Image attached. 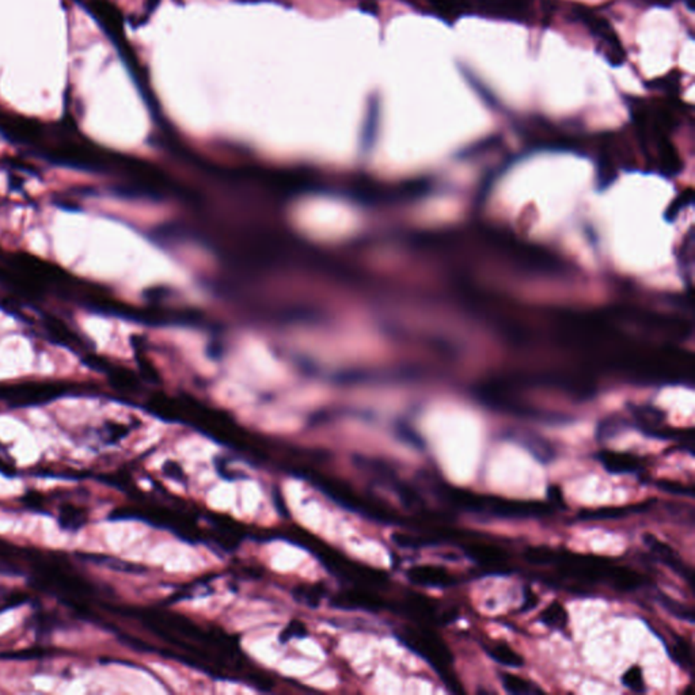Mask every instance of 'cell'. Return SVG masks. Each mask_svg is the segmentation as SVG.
Wrapping results in <instances>:
<instances>
[{
  "label": "cell",
  "mask_w": 695,
  "mask_h": 695,
  "mask_svg": "<svg viewBox=\"0 0 695 695\" xmlns=\"http://www.w3.org/2000/svg\"><path fill=\"white\" fill-rule=\"evenodd\" d=\"M642 541L647 545V548L654 553V555L661 561L665 566H668L672 572L678 573L680 577L686 579L689 583H693V572L692 569L686 565V562L680 558V555L676 553V550L672 549L668 544L660 541L658 537L654 534H644Z\"/></svg>",
  "instance_id": "277c9868"
},
{
  "label": "cell",
  "mask_w": 695,
  "mask_h": 695,
  "mask_svg": "<svg viewBox=\"0 0 695 695\" xmlns=\"http://www.w3.org/2000/svg\"><path fill=\"white\" fill-rule=\"evenodd\" d=\"M539 618L544 624L554 630H564L568 624V613L565 607L558 602H551L541 613Z\"/></svg>",
  "instance_id": "4fadbf2b"
},
{
  "label": "cell",
  "mask_w": 695,
  "mask_h": 695,
  "mask_svg": "<svg viewBox=\"0 0 695 695\" xmlns=\"http://www.w3.org/2000/svg\"><path fill=\"white\" fill-rule=\"evenodd\" d=\"M400 638L409 649H411L423 659L427 660L436 669L440 678L450 687V690L455 693L456 692L463 693V689L448 669L452 662V655L448 647L436 634L428 630L406 629Z\"/></svg>",
  "instance_id": "6da1fadb"
},
{
  "label": "cell",
  "mask_w": 695,
  "mask_h": 695,
  "mask_svg": "<svg viewBox=\"0 0 695 695\" xmlns=\"http://www.w3.org/2000/svg\"><path fill=\"white\" fill-rule=\"evenodd\" d=\"M393 489L396 490V493L398 494L401 503H402L406 508H409L411 511H423L424 510L425 503H424L423 497L420 496V493L414 488H411L410 485L396 479L393 482Z\"/></svg>",
  "instance_id": "7c38bea8"
},
{
  "label": "cell",
  "mask_w": 695,
  "mask_h": 695,
  "mask_svg": "<svg viewBox=\"0 0 695 695\" xmlns=\"http://www.w3.org/2000/svg\"><path fill=\"white\" fill-rule=\"evenodd\" d=\"M668 654L672 660H675L685 669L693 668V649L692 645L682 637L676 636L675 641H672L671 647H668Z\"/></svg>",
  "instance_id": "2e32d148"
},
{
  "label": "cell",
  "mask_w": 695,
  "mask_h": 695,
  "mask_svg": "<svg viewBox=\"0 0 695 695\" xmlns=\"http://www.w3.org/2000/svg\"><path fill=\"white\" fill-rule=\"evenodd\" d=\"M87 523V512L82 508H77L73 504H66L60 508L59 513V524L63 530L75 532L80 530Z\"/></svg>",
  "instance_id": "8fae6325"
},
{
  "label": "cell",
  "mask_w": 695,
  "mask_h": 695,
  "mask_svg": "<svg viewBox=\"0 0 695 695\" xmlns=\"http://www.w3.org/2000/svg\"><path fill=\"white\" fill-rule=\"evenodd\" d=\"M26 599H28V595L25 592L8 591V592H6V595L0 596V611L17 607V606L25 603Z\"/></svg>",
  "instance_id": "603a6c76"
},
{
  "label": "cell",
  "mask_w": 695,
  "mask_h": 695,
  "mask_svg": "<svg viewBox=\"0 0 695 695\" xmlns=\"http://www.w3.org/2000/svg\"><path fill=\"white\" fill-rule=\"evenodd\" d=\"M658 600H659L660 604L662 606V609L665 611H668L671 615H674L675 618H678L680 621H686V622H694V613H693V610L689 606H686V604H683V603H680V602L669 597L665 593H659Z\"/></svg>",
  "instance_id": "ac0fdd59"
},
{
  "label": "cell",
  "mask_w": 695,
  "mask_h": 695,
  "mask_svg": "<svg viewBox=\"0 0 695 695\" xmlns=\"http://www.w3.org/2000/svg\"><path fill=\"white\" fill-rule=\"evenodd\" d=\"M596 458L606 472L611 474H630L641 470V461L636 455L627 452L604 450L597 452Z\"/></svg>",
  "instance_id": "8992f818"
},
{
  "label": "cell",
  "mask_w": 695,
  "mask_h": 695,
  "mask_svg": "<svg viewBox=\"0 0 695 695\" xmlns=\"http://www.w3.org/2000/svg\"><path fill=\"white\" fill-rule=\"evenodd\" d=\"M406 576L414 586L448 588L456 583L455 577L447 569L435 565L413 566L406 572Z\"/></svg>",
  "instance_id": "5b68a950"
},
{
  "label": "cell",
  "mask_w": 695,
  "mask_h": 695,
  "mask_svg": "<svg viewBox=\"0 0 695 695\" xmlns=\"http://www.w3.org/2000/svg\"><path fill=\"white\" fill-rule=\"evenodd\" d=\"M524 558L527 562L531 565H550L558 561L559 554L550 548L545 546H535V548H528L524 551Z\"/></svg>",
  "instance_id": "d6986e66"
},
{
  "label": "cell",
  "mask_w": 695,
  "mask_h": 695,
  "mask_svg": "<svg viewBox=\"0 0 695 695\" xmlns=\"http://www.w3.org/2000/svg\"><path fill=\"white\" fill-rule=\"evenodd\" d=\"M523 447H526L535 458L541 462H549L554 458V448L551 447L548 440L541 439L538 436H527V439L517 440Z\"/></svg>",
  "instance_id": "e0dca14e"
},
{
  "label": "cell",
  "mask_w": 695,
  "mask_h": 695,
  "mask_svg": "<svg viewBox=\"0 0 695 695\" xmlns=\"http://www.w3.org/2000/svg\"><path fill=\"white\" fill-rule=\"evenodd\" d=\"M538 604V596L532 591H526L524 593V603L521 606V611H528L534 609Z\"/></svg>",
  "instance_id": "d4e9b609"
},
{
  "label": "cell",
  "mask_w": 695,
  "mask_h": 695,
  "mask_svg": "<svg viewBox=\"0 0 695 695\" xmlns=\"http://www.w3.org/2000/svg\"><path fill=\"white\" fill-rule=\"evenodd\" d=\"M656 486L659 488L660 490L662 492H667V493H671V494H676V496H689V497H693L694 496V492L690 486L679 482V481H671V479H660L656 482Z\"/></svg>",
  "instance_id": "7402d4cb"
},
{
  "label": "cell",
  "mask_w": 695,
  "mask_h": 695,
  "mask_svg": "<svg viewBox=\"0 0 695 695\" xmlns=\"http://www.w3.org/2000/svg\"><path fill=\"white\" fill-rule=\"evenodd\" d=\"M553 512V507L542 501H521L486 496L483 513L504 519L541 517Z\"/></svg>",
  "instance_id": "3957f363"
},
{
  "label": "cell",
  "mask_w": 695,
  "mask_h": 695,
  "mask_svg": "<svg viewBox=\"0 0 695 695\" xmlns=\"http://www.w3.org/2000/svg\"><path fill=\"white\" fill-rule=\"evenodd\" d=\"M24 501H25V503H26L30 508H33V510H36V508H42V497H41L39 494H37V493H29V494L24 499Z\"/></svg>",
  "instance_id": "484cf974"
},
{
  "label": "cell",
  "mask_w": 695,
  "mask_h": 695,
  "mask_svg": "<svg viewBox=\"0 0 695 695\" xmlns=\"http://www.w3.org/2000/svg\"><path fill=\"white\" fill-rule=\"evenodd\" d=\"M651 503H642V504H636V506H626V507H606V508H599L593 511H583L579 513V519L582 520H606V519H618L624 517L630 513L644 512L649 510Z\"/></svg>",
  "instance_id": "9c48e42d"
},
{
  "label": "cell",
  "mask_w": 695,
  "mask_h": 695,
  "mask_svg": "<svg viewBox=\"0 0 695 695\" xmlns=\"http://www.w3.org/2000/svg\"><path fill=\"white\" fill-rule=\"evenodd\" d=\"M622 683L629 690H631L634 693H644L645 692V682H644L642 669L637 665L630 667L622 675Z\"/></svg>",
  "instance_id": "ffe728a7"
},
{
  "label": "cell",
  "mask_w": 695,
  "mask_h": 695,
  "mask_svg": "<svg viewBox=\"0 0 695 695\" xmlns=\"http://www.w3.org/2000/svg\"><path fill=\"white\" fill-rule=\"evenodd\" d=\"M127 434H128V429L122 425H109L108 427V435H109V441L111 443L124 438Z\"/></svg>",
  "instance_id": "cb8c5ba5"
},
{
  "label": "cell",
  "mask_w": 695,
  "mask_h": 695,
  "mask_svg": "<svg viewBox=\"0 0 695 695\" xmlns=\"http://www.w3.org/2000/svg\"><path fill=\"white\" fill-rule=\"evenodd\" d=\"M486 652L492 659L501 665L512 667V668H520L524 665L523 658L506 642L490 644L486 648Z\"/></svg>",
  "instance_id": "30bf717a"
},
{
  "label": "cell",
  "mask_w": 695,
  "mask_h": 695,
  "mask_svg": "<svg viewBox=\"0 0 695 695\" xmlns=\"http://www.w3.org/2000/svg\"><path fill=\"white\" fill-rule=\"evenodd\" d=\"M627 423L622 418H614V417H610V418L602 421L597 427V431H596V439H610V438L615 436L618 432L622 431L623 427Z\"/></svg>",
  "instance_id": "44dd1931"
},
{
  "label": "cell",
  "mask_w": 695,
  "mask_h": 695,
  "mask_svg": "<svg viewBox=\"0 0 695 695\" xmlns=\"http://www.w3.org/2000/svg\"><path fill=\"white\" fill-rule=\"evenodd\" d=\"M63 384L53 383H26L17 386H0V400L12 405L25 406L44 403L64 394Z\"/></svg>",
  "instance_id": "7a4b0ae2"
},
{
  "label": "cell",
  "mask_w": 695,
  "mask_h": 695,
  "mask_svg": "<svg viewBox=\"0 0 695 695\" xmlns=\"http://www.w3.org/2000/svg\"><path fill=\"white\" fill-rule=\"evenodd\" d=\"M466 555L476 562L478 565L496 566L503 565L508 559V553L493 544L470 542L463 546Z\"/></svg>",
  "instance_id": "ba28073f"
},
{
  "label": "cell",
  "mask_w": 695,
  "mask_h": 695,
  "mask_svg": "<svg viewBox=\"0 0 695 695\" xmlns=\"http://www.w3.org/2000/svg\"><path fill=\"white\" fill-rule=\"evenodd\" d=\"M393 541L397 546L403 549H421L438 545V539L434 537L423 534H410V532H397L393 535Z\"/></svg>",
  "instance_id": "9a60e30c"
},
{
  "label": "cell",
  "mask_w": 695,
  "mask_h": 695,
  "mask_svg": "<svg viewBox=\"0 0 695 695\" xmlns=\"http://www.w3.org/2000/svg\"><path fill=\"white\" fill-rule=\"evenodd\" d=\"M338 604L342 607H351V609H363L369 611H379L382 610L386 603L382 597L375 595L373 592L368 589L362 588H353L344 591L337 596Z\"/></svg>",
  "instance_id": "52a82bcc"
},
{
  "label": "cell",
  "mask_w": 695,
  "mask_h": 695,
  "mask_svg": "<svg viewBox=\"0 0 695 695\" xmlns=\"http://www.w3.org/2000/svg\"><path fill=\"white\" fill-rule=\"evenodd\" d=\"M500 680L506 692L510 694H534V693H542L541 689H538L534 683L526 680L524 678H520L513 674H501Z\"/></svg>",
  "instance_id": "5bb4252c"
},
{
  "label": "cell",
  "mask_w": 695,
  "mask_h": 695,
  "mask_svg": "<svg viewBox=\"0 0 695 695\" xmlns=\"http://www.w3.org/2000/svg\"><path fill=\"white\" fill-rule=\"evenodd\" d=\"M549 499L551 501H554V504H557V506H561V507L564 506L562 493H561V490L557 486H550Z\"/></svg>",
  "instance_id": "4316f807"
}]
</instances>
